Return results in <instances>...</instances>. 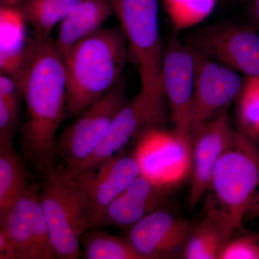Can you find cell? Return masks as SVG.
Here are the masks:
<instances>
[{
    "mask_svg": "<svg viewBox=\"0 0 259 259\" xmlns=\"http://www.w3.org/2000/svg\"><path fill=\"white\" fill-rule=\"evenodd\" d=\"M22 95L26 105L22 153L46 178L56 168V134L67 103L64 58L51 37H35L22 82Z\"/></svg>",
    "mask_w": 259,
    "mask_h": 259,
    "instance_id": "1",
    "label": "cell"
},
{
    "mask_svg": "<svg viewBox=\"0 0 259 259\" xmlns=\"http://www.w3.org/2000/svg\"><path fill=\"white\" fill-rule=\"evenodd\" d=\"M120 27L102 28L75 44L64 58L67 79L66 115L77 117L122 80L128 59Z\"/></svg>",
    "mask_w": 259,
    "mask_h": 259,
    "instance_id": "2",
    "label": "cell"
},
{
    "mask_svg": "<svg viewBox=\"0 0 259 259\" xmlns=\"http://www.w3.org/2000/svg\"><path fill=\"white\" fill-rule=\"evenodd\" d=\"M40 199L56 258H79L83 234L93 228L82 192L56 167L45 178Z\"/></svg>",
    "mask_w": 259,
    "mask_h": 259,
    "instance_id": "3",
    "label": "cell"
},
{
    "mask_svg": "<svg viewBox=\"0 0 259 259\" xmlns=\"http://www.w3.org/2000/svg\"><path fill=\"white\" fill-rule=\"evenodd\" d=\"M127 41L128 57L139 72L141 88L163 90L164 46L160 33L158 0H110Z\"/></svg>",
    "mask_w": 259,
    "mask_h": 259,
    "instance_id": "4",
    "label": "cell"
},
{
    "mask_svg": "<svg viewBox=\"0 0 259 259\" xmlns=\"http://www.w3.org/2000/svg\"><path fill=\"white\" fill-rule=\"evenodd\" d=\"M253 140L242 130L236 131L211 180L221 208L237 228L246 217L259 186V149Z\"/></svg>",
    "mask_w": 259,
    "mask_h": 259,
    "instance_id": "5",
    "label": "cell"
},
{
    "mask_svg": "<svg viewBox=\"0 0 259 259\" xmlns=\"http://www.w3.org/2000/svg\"><path fill=\"white\" fill-rule=\"evenodd\" d=\"M127 102L123 80L88 107L56 140V151L64 161L61 171L70 173L90 159L105 139L116 114Z\"/></svg>",
    "mask_w": 259,
    "mask_h": 259,
    "instance_id": "6",
    "label": "cell"
},
{
    "mask_svg": "<svg viewBox=\"0 0 259 259\" xmlns=\"http://www.w3.org/2000/svg\"><path fill=\"white\" fill-rule=\"evenodd\" d=\"M192 151V139L159 126L140 135L132 154L141 176L171 190L190 176Z\"/></svg>",
    "mask_w": 259,
    "mask_h": 259,
    "instance_id": "7",
    "label": "cell"
},
{
    "mask_svg": "<svg viewBox=\"0 0 259 259\" xmlns=\"http://www.w3.org/2000/svg\"><path fill=\"white\" fill-rule=\"evenodd\" d=\"M165 100L163 90L146 91L141 89L116 114L105 139L93 156L70 173L65 174L59 169L61 175L66 179L74 178L122 152L131 140L139 138L146 130L159 127L164 118Z\"/></svg>",
    "mask_w": 259,
    "mask_h": 259,
    "instance_id": "8",
    "label": "cell"
},
{
    "mask_svg": "<svg viewBox=\"0 0 259 259\" xmlns=\"http://www.w3.org/2000/svg\"><path fill=\"white\" fill-rule=\"evenodd\" d=\"M186 44L247 77L259 76V31L251 25H208L192 32Z\"/></svg>",
    "mask_w": 259,
    "mask_h": 259,
    "instance_id": "9",
    "label": "cell"
},
{
    "mask_svg": "<svg viewBox=\"0 0 259 259\" xmlns=\"http://www.w3.org/2000/svg\"><path fill=\"white\" fill-rule=\"evenodd\" d=\"M177 32L168 37L164 46L162 83L175 131L192 139L195 58L192 48L182 42Z\"/></svg>",
    "mask_w": 259,
    "mask_h": 259,
    "instance_id": "10",
    "label": "cell"
},
{
    "mask_svg": "<svg viewBox=\"0 0 259 259\" xmlns=\"http://www.w3.org/2000/svg\"><path fill=\"white\" fill-rule=\"evenodd\" d=\"M0 223L14 245L16 259L56 258L38 185L29 184Z\"/></svg>",
    "mask_w": 259,
    "mask_h": 259,
    "instance_id": "11",
    "label": "cell"
},
{
    "mask_svg": "<svg viewBox=\"0 0 259 259\" xmlns=\"http://www.w3.org/2000/svg\"><path fill=\"white\" fill-rule=\"evenodd\" d=\"M192 50L195 85L192 137L201 126L239 98L244 84L239 73Z\"/></svg>",
    "mask_w": 259,
    "mask_h": 259,
    "instance_id": "12",
    "label": "cell"
},
{
    "mask_svg": "<svg viewBox=\"0 0 259 259\" xmlns=\"http://www.w3.org/2000/svg\"><path fill=\"white\" fill-rule=\"evenodd\" d=\"M139 175V166L134 155L125 154L122 151L68 180L74 181L84 196L93 228H100L102 216L109 204Z\"/></svg>",
    "mask_w": 259,
    "mask_h": 259,
    "instance_id": "13",
    "label": "cell"
},
{
    "mask_svg": "<svg viewBox=\"0 0 259 259\" xmlns=\"http://www.w3.org/2000/svg\"><path fill=\"white\" fill-rule=\"evenodd\" d=\"M235 133L226 108L192 134L189 210L195 209L210 187L214 167L231 144Z\"/></svg>",
    "mask_w": 259,
    "mask_h": 259,
    "instance_id": "14",
    "label": "cell"
},
{
    "mask_svg": "<svg viewBox=\"0 0 259 259\" xmlns=\"http://www.w3.org/2000/svg\"><path fill=\"white\" fill-rule=\"evenodd\" d=\"M193 228L187 220L160 209L128 228L125 237L143 258H165L184 247Z\"/></svg>",
    "mask_w": 259,
    "mask_h": 259,
    "instance_id": "15",
    "label": "cell"
},
{
    "mask_svg": "<svg viewBox=\"0 0 259 259\" xmlns=\"http://www.w3.org/2000/svg\"><path fill=\"white\" fill-rule=\"evenodd\" d=\"M169 190L140 175L109 204L102 216L100 228L128 229L150 213L162 209Z\"/></svg>",
    "mask_w": 259,
    "mask_h": 259,
    "instance_id": "16",
    "label": "cell"
},
{
    "mask_svg": "<svg viewBox=\"0 0 259 259\" xmlns=\"http://www.w3.org/2000/svg\"><path fill=\"white\" fill-rule=\"evenodd\" d=\"M28 23L15 5L0 8V72L14 78L20 88L35 37H28ZM22 90V88H21Z\"/></svg>",
    "mask_w": 259,
    "mask_h": 259,
    "instance_id": "17",
    "label": "cell"
},
{
    "mask_svg": "<svg viewBox=\"0 0 259 259\" xmlns=\"http://www.w3.org/2000/svg\"><path fill=\"white\" fill-rule=\"evenodd\" d=\"M236 228L231 216L224 209L212 207L191 232L184 245V258H220Z\"/></svg>",
    "mask_w": 259,
    "mask_h": 259,
    "instance_id": "18",
    "label": "cell"
},
{
    "mask_svg": "<svg viewBox=\"0 0 259 259\" xmlns=\"http://www.w3.org/2000/svg\"><path fill=\"white\" fill-rule=\"evenodd\" d=\"M113 13L110 0H82L59 24L54 41L63 58L75 44L102 28Z\"/></svg>",
    "mask_w": 259,
    "mask_h": 259,
    "instance_id": "19",
    "label": "cell"
},
{
    "mask_svg": "<svg viewBox=\"0 0 259 259\" xmlns=\"http://www.w3.org/2000/svg\"><path fill=\"white\" fill-rule=\"evenodd\" d=\"M82 0H1L15 5L37 39L51 37L53 30Z\"/></svg>",
    "mask_w": 259,
    "mask_h": 259,
    "instance_id": "20",
    "label": "cell"
},
{
    "mask_svg": "<svg viewBox=\"0 0 259 259\" xmlns=\"http://www.w3.org/2000/svg\"><path fill=\"white\" fill-rule=\"evenodd\" d=\"M28 185L25 166L13 142L0 144V220Z\"/></svg>",
    "mask_w": 259,
    "mask_h": 259,
    "instance_id": "21",
    "label": "cell"
},
{
    "mask_svg": "<svg viewBox=\"0 0 259 259\" xmlns=\"http://www.w3.org/2000/svg\"><path fill=\"white\" fill-rule=\"evenodd\" d=\"M81 258L84 259H144L126 237L113 236L93 228L81 238Z\"/></svg>",
    "mask_w": 259,
    "mask_h": 259,
    "instance_id": "22",
    "label": "cell"
},
{
    "mask_svg": "<svg viewBox=\"0 0 259 259\" xmlns=\"http://www.w3.org/2000/svg\"><path fill=\"white\" fill-rule=\"evenodd\" d=\"M218 0H163V8L175 31L192 28L212 13Z\"/></svg>",
    "mask_w": 259,
    "mask_h": 259,
    "instance_id": "23",
    "label": "cell"
},
{
    "mask_svg": "<svg viewBox=\"0 0 259 259\" xmlns=\"http://www.w3.org/2000/svg\"><path fill=\"white\" fill-rule=\"evenodd\" d=\"M238 100L242 131L252 139H259V76L247 77Z\"/></svg>",
    "mask_w": 259,
    "mask_h": 259,
    "instance_id": "24",
    "label": "cell"
},
{
    "mask_svg": "<svg viewBox=\"0 0 259 259\" xmlns=\"http://www.w3.org/2000/svg\"><path fill=\"white\" fill-rule=\"evenodd\" d=\"M220 258L259 259L258 237L247 236L230 240Z\"/></svg>",
    "mask_w": 259,
    "mask_h": 259,
    "instance_id": "25",
    "label": "cell"
},
{
    "mask_svg": "<svg viewBox=\"0 0 259 259\" xmlns=\"http://www.w3.org/2000/svg\"><path fill=\"white\" fill-rule=\"evenodd\" d=\"M18 112L0 100V144L13 142L18 125Z\"/></svg>",
    "mask_w": 259,
    "mask_h": 259,
    "instance_id": "26",
    "label": "cell"
},
{
    "mask_svg": "<svg viewBox=\"0 0 259 259\" xmlns=\"http://www.w3.org/2000/svg\"><path fill=\"white\" fill-rule=\"evenodd\" d=\"M22 90L18 81L8 75H0V100L19 110V101Z\"/></svg>",
    "mask_w": 259,
    "mask_h": 259,
    "instance_id": "27",
    "label": "cell"
},
{
    "mask_svg": "<svg viewBox=\"0 0 259 259\" xmlns=\"http://www.w3.org/2000/svg\"><path fill=\"white\" fill-rule=\"evenodd\" d=\"M0 258L16 259L14 245L8 237L0 230Z\"/></svg>",
    "mask_w": 259,
    "mask_h": 259,
    "instance_id": "28",
    "label": "cell"
},
{
    "mask_svg": "<svg viewBox=\"0 0 259 259\" xmlns=\"http://www.w3.org/2000/svg\"><path fill=\"white\" fill-rule=\"evenodd\" d=\"M244 3L250 25L259 31V0H244Z\"/></svg>",
    "mask_w": 259,
    "mask_h": 259,
    "instance_id": "29",
    "label": "cell"
},
{
    "mask_svg": "<svg viewBox=\"0 0 259 259\" xmlns=\"http://www.w3.org/2000/svg\"><path fill=\"white\" fill-rule=\"evenodd\" d=\"M246 216H249L250 218H259V190L257 191L254 198L252 201Z\"/></svg>",
    "mask_w": 259,
    "mask_h": 259,
    "instance_id": "30",
    "label": "cell"
},
{
    "mask_svg": "<svg viewBox=\"0 0 259 259\" xmlns=\"http://www.w3.org/2000/svg\"><path fill=\"white\" fill-rule=\"evenodd\" d=\"M258 242H259V237H258Z\"/></svg>",
    "mask_w": 259,
    "mask_h": 259,
    "instance_id": "31",
    "label": "cell"
}]
</instances>
